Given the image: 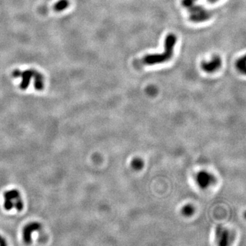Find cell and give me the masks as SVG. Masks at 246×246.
I'll use <instances>...</instances> for the list:
<instances>
[{"label": "cell", "mask_w": 246, "mask_h": 246, "mask_svg": "<svg viewBox=\"0 0 246 246\" xmlns=\"http://www.w3.org/2000/svg\"><path fill=\"white\" fill-rule=\"evenodd\" d=\"M206 1H208L211 4H214V3H216V2H217L218 1H219V0H206Z\"/></svg>", "instance_id": "e0dca14e"}, {"label": "cell", "mask_w": 246, "mask_h": 246, "mask_svg": "<svg viewBox=\"0 0 246 246\" xmlns=\"http://www.w3.org/2000/svg\"><path fill=\"white\" fill-rule=\"evenodd\" d=\"M198 1V0H182L181 4L182 6H183L184 8L188 9L189 8H190L191 6L195 4V3Z\"/></svg>", "instance_id": "4fadbf2b"}, {"label": "cell", "mask_w": 246, "mask_h": 246, "mask_svg": "<svg viewBox=\"0 0 246 246\" xmlns=\"http://www.w3.org/2000/svg\"><path fill=\"white\" fill-rule=\"evenodd\" d=\"M214 177L207 172H199L196 176V182L200 187L206 188L213 183Z\"/></svg>", "instance_id": "52a82bcc"}, {"label": "cell", "mask_w": 246, "mask_h": 246, "mask_svg": "<svg viewBox=\"0 0 246 246\" xmlns=\"http://www.w3.org/2000/svg\"><path fill=\"white\" fill-rule=\"evenodd\" d=\"M19 197H21V195L19 190H8L4 194V200H8L14 201Z\"/></svg>", "instance_id": "9c48e42d"}, {"label": "cell", "mask_w": 246, "mask_h": 246, "mask_svg": "<svg viewBox=\"0 0 246 246\" xmlns=\"http://www.w3.org/2000/svg\"><path fill=\"white\" fill-rule=\"evenodd\" d=\"M177 36L173 34H170L166 37L164 42V50L160 54H149L142 58V62L145 65L160 64L166 62L172 58L174 54V48L177 43Z\"/></svg>", "instance_id": "6da1fadb"}, {"label": "cell", "mask_w": 246, "mask_h": 246, "mask_svg": "<svg viewBox=\"0 0 246 246\" xmlns=\"http://www.w3.org/2000/svg\"><path fill=\"white\" fill-rule=\"evenodd\" d=\"M34 88L36 90L41 91L45 88V76L38 71H35L34 75Z\"/></svg>", "instance_id": "ba28073f"}, {"label": "cell", "mask_w": 246, "mask_h": 246, "mask_svg": "<svg viewBox=\"0 0 246 246\" xmlns=\"http://www.w3.org/2000/svg\"><path fill=\"white\" fill-rule=\"evenodd\" d=\"M236 67L238 71L241 73H245V56L239 58L236 62Z\"/></svg>", "instance_id": "8fae6325"}, {"label": "cell", "mask_w": 246, "mask_h": 246, "mask_svg": "<svg viewBox=\"0 0 246 246\" xmlns=\"http://www.w3.org/2000/svg\"><path fill=\"white\" fill-rule=\"evenodd\" d=\"M6 245H7V243H6V240L1 235H0V245L5 246Z\"/></svg>", "instance_id": "2e32d148"}, {"label": "cell", "mask_w": 246, "mask_h": 246, "mask_svg": "<svg viewBox=\"0 0 246 246\" xmlns=\"http://www.w3.org/2000/svg\"><path fill=\"white\" fill-rule=\"evenodd\" d=\"M216 238L218 244L228 245L230 240V232L222 226H218L216 229Z\"/></svg>", "instance_id": "8992f818"}, {"label": "cell", "mask_w": 246, "mask_h": 246, "mask_svg": "<svg viewBox=\"0 0 246 246\" xmlns=\"http://www.w3.org/2000/svg\"><path fill=\"white\" fill-rule=\"evenodd\" d=\"M183 213L186 215H191L193 212V208L192 206H185L183 208Z\"/></svg>", "instance_id": "5bb4252c"}, {"label": "cell", "mask_w": 246, "mask_h": 246, "mask_svg": "<svg viewBox=\"0 0 246 246\" xmlns=\"http://www.w3.org/2000/svg\"><path fill=\"white\" fill-rule=\"evenodd\" d=\"M41 225L38 222H31L25 226L23 228V240L26 244L32 243V233L34 231L40 230Z\"/></svg>", "instance_id": "5b68a950"}, {"label": "cell", "mask_w": 246, "mask_h": 246, "mask_svg": "<svg viewBox=\"0 0 246 246\" xmlns=\"http://www.w3.org/2000/svg\"><path fill=\"white\" fill-rule=\"evenodd\" d=\"M133 166L137 169H139L140 168H141L142 166V161H140V160H139V159L135 160V161L133 162Z\"/></svg>", "instance_id": "9a60e30c"}, {"label": "cell", "mask_w": 246, "mask_h": 246, "mask_svg": "<svg viewBox=\"0 0 246 246\" xmlns=\"http://www.w3.org/2000/svg\"><path fill=\"white\" fill-rule=\"evenodd\" d=\"M15 203H14V206L15 208L18 211H21L23 209V200L21 199V197H19L17 200H15Z\"/></svg>", "instance_id": "7c38bea8"}, {"label": "cell", "mask_w": 246, "mask_h": 246, "mask_svg": "<svg viewBox=\"0 0 246 246\" xmlns=\"http://www.w3.org/2000/svg\"><path fill=\"white\" fill-rule=\"evenodd\" d=\"M70 1L69 0H59L54 6V10L56 12H62L69 7Z\"/></svg>", "instance_id": "30bf717a"}, {"label": "cell", "mask_w": 246, "mask_h": 246, "mask_svg": "<svg viewBox=\"0 0 246 246\" xmlns=\"http://www.w3.org/2000/svg\"><path fill=\"white\" fill-rule=\"evenodd\" d=\"M222 61L219 56H213L208 61H203L200 64L202 70L207 73H213L220 69Z\"/></svg>", "instance_id": "277c9868"}, {"label": "cell", "mask_w": 246, "mask_h": 246, "mask_svg": "<svg viewBox=\"0 0 246 246\" xmlns=\"http://www.w3.org/2000/svg\"><path fill=\"white\" fill-rule=\"evenodd\" d=\"M35 71H36L35 69H27L22 71L19 69H15L12 71V75L14 78H21L20 88L23 90H25L30 85L31 80L34 78Z\"/></svg>", "instance_id": "3957f363"}, {"label": "cell", "mask_w": 246, "mask_h": 246, "mask_svg": "<svg viewBox=\"0 0 246 246\" xmlns=\"http://www.w3.org/2000/svg\"><path fill=\"white\" fill-rule=\"evenodd\" d=\"M189 18L194 23H203L211 17V12L200 5L194 4L188 8Z\"/></svg>", "instance_id": "7a4b0ae2"}]
</instances>
